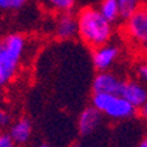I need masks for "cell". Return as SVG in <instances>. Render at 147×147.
Listing matches in <instances>:
<instances>
[{"instance_id":"1","label":"cell","mask_w":147,"mask_h":147,"mask_svg":"<svg viewBox=\"0 0 147 147\" xmlns=\"http://www.w3.org/2000/svg\"><path fill=\"white\" fill-rule=\"evenodd\" d=\"M78 28L82 41L92 49L107 45L112 37V22L93 7H86L79 12Z\"/></svg>"},{"instance_id":"2","label":"cell","mask_w":147,"mask_h":147,"mask_svg":"<svg viewBox=\"0 0 147 147\" xmlns=\"http://www.w3.org/2000/svg\"><path fill=\"white\" fill-rule=\"evenodd\" d=\"M25 38L18 33L7 36L0 42V86L8 84L18 71L25 53Z\"/></svg>"},{"instance_id":"3","label":"cell","mask_w":147,"mask_h":147,"mask_svg":"<svg viewBox=\"0 0 147 147\" xmlns=\"http://www.w3.org/2000/svg\"><path fill=\"white\" fill-rule=\"evenodd\" d=\"M92 105L102 116H107L112 119H127L131 118L137 112L127 100L121 95H108V93H93Z\"/></svg>"},{"instance_id":"4","label":"cell","mask_w":147,"mask_h":147,"mask_svg":"<svg viewBox=\"0 0 147 147\" xmlns=\"http://www.w3.org/2000/svg\"><path fill=\"white\" fill-rule=\"evenodd\" d=\"M125 33L133 45L147 53V5H139L130 17L126 18Z\"/></svg>"},{"instance_id":"5","label":"cell","mask_w":147,"mask_h":147,"mask_svg":"<svg viewBox=\"0 0 147 147\" xmlns=\"http://www.w3.org/2000/svg\"><path fill=\"white\" fill-rule=\"evenodd\" d=\"M123 83L121 78L109 72L101 71L93 78L92 82V92L93 93H108V95H121Z\"/></svg>"},{"instance_id":"6","label":"cell","mask_w":147,"mask_h":147,"mask_svg":"<svg viewBox=\"0 0 147 147\" xmlns=\"http://www.w3.org/2000/svg\"><path fill=\"white\" fill-rule=\"evenodd\" d=\"M121 96L137 109H142L147 104V87L137 80H126L123 83Z\"/></svg>"},{"instance_id":"7","label":"cell","mask_w":147,"mask_h":147,"mask_svg":"<svg viewBox=\"0 0 147 147\" xmlns=\"http://www.w3.org/2000/svg\"><path fill=\"white\" fill-rule=\"evenodd\" d=\"M119 50L117 46L113 45H102L100 47H96L92 51V62L95 68L101 72V71H108L113 63L116 62V59L118 58Z\"/></svg>"},{"instance_id":"8","label":"cell","mask_w":147,"mask_h":147,"mask_svg":"<svg viewBox=\"0 0 147 147\" xmlns=\"http://www.w3.org/2000/svg\"><path fill=\"white\" fill-rule=\"evenodd\" d=\"M101 119H102V114L93 105L83 109V112L79 114V118H78V130H79L80 135L87 137V135L93 134L100 126Z\"/></svg>"},{"instance_id":"9","label":"cell","mask_w":147,"mask_h":147,"mask_svg":"<svg viewBox=\"0 0 147 147\" xmlns=\"http://www.w3.org/2000/svg\"><path fill=\"white\" fill-rule=\"evenodd\" d=\"M55 36L59 40H71L75 36H79L78 17L71 12H61L55 21Z\"/></svg>"},{"instance_id":"10","label":"cell","mask_w":147,"mask_h":147,"mask_svg":"<svg viewBox=\"0 0 147 147\" xmlns=\"http://www.w3.org/2000/svg\"><path fill=\"white\" fill-rule=\"evenodd\" d=\"M32 133H33L32 122L28 118H20L9 126V135L16 142V144L26 143L30 139Z\"/></svg>"},{"instance_id":"11","label":"cell","mask_w":147,"mask_h":147,"mask_svg":"<svg viewBox=\"0 0 147 147\" xmlns=\"http://www.w3.org/2000/svg\"><path fill=\"white\" fill-rule=\"evenodd\" d=\"M100 12L105 18L110 22H114L118 17H121V9H119L118 0H101Z\"/></svg>"},{"instance_id":"12","label":"cell","mask_w":147,"mask_h":147,"mask_svg":"<svg viewBox=\"0 0 147 147\" xmlns=\"http://www.w3.org/2000/svg\"><path fill=\"white\" fill-rule=\"evenodd\" d=\"M119 9H121V17L127 18L137 11L139 7V0H118Z\"/></svg>"},{"instance_id":"13","label":"cell","mask_w":147,"mask_h":147,"mask_svg":"<svg viewBox=\"0 0 147 147\" xmlns=\"http://www.w3.org/2000/svg\"><path fill=\"white\" fill-rule=\"evenodd\" d=\"M53 9L58 12H70L75 5V0H46Z\"/></svg>"},{"instance_id":"14","label":"cell","mask_w":147,"mask_h":147,"mask_svg":"<svg viewBox=\"0 0 147 147\" xmlns=\"http://www.w3.org/2000/svg\"><path fill=\"white\" fill-rule=\"evenodd\" d=\"M26 0H0V9L12 11V9L21 8Z\"/></svg>"},{"instance_id":"15","label":"cell","mask_w":147,"mask_h":147,"mask_svg":"<svg viewBox=\"0 0 147 147\" xmlns=\"http://www.w3.org/2000/svg\"><path fill=\"white\" fill-rule=\"evenodd\" d=\"M0 147H16V142L9 133H0Z\"/></svg>"},{"instance_id":"16","label":"cell","mask_w":147,"mask_h":147,"mask_svg":"<svg viewBox=\"0 0 147 147\" xmlns=\"http://www.w3.org/2000/svg\"><path fill=\"white\" fill-rule=\"evenodd\" d=\"M138 76L141 78L142 82L147 83V59L138 66Z\"/></svg>"},{"instance_id":"17","label":"cell","mask_w":147,"mask_h":147,"mask_svg":"<svg viewBox=\"0 0 147 147\" xmlns=\"http://www.w3.org/2000/svg\"><path fill=\"white\" fill-rule=\"evenodd\" d=\"M11 123V116L4 109H0V127H7Z\"/></svg>"},{"instance_id":"18","label":"cell","mask_w":147,"mask_h":147,"mask_svg":"<svg viewBox=\"0 0 147 147\" xmlns=\"http://www.w3.org/2000/svg\"><path fill=\"white\" fill-rule=\"evenodd\" d=\"M135 147H147V135L142 138L141 141H139V143H138Z\"/></svg>"},{"instance_id":"19","label":"cell","mask_w":147,"mask_h":147,"mask_svg":"<svg viewBox=\"0 0 147 147\" xmlns=\"http://www.w3.org/2000/svg\"><path fill=\"white\" fill-rule=\"evenodd\" d=\"M141 116L143 117V119H144V121H146V122H147V104L144 105V107L141 109Z\"/></svg>"},{"instance_id":"20","label":"cell","mask_w":147,"mask_h":147,"mask_svg":"<svg viewBox=\"0 0 147 147\" xmlns=\"http://www.w3.org/2000/svg\"><path fill=\"white\" fill-rule=\"evenodd\" d=\"M3 100V86H0V101Z\"/></svg>"},{"instance_id":"21","label":"cell","mask_w":147,"mask_h":147,"mask_svg":"<svg viewBox=\"0 0 147 147\" xmlns=\"http://www.w3.org/2000/svg\"><path fill=\"white\" fill-rule=\"evenodd\" d=\"M38 147H50V146H49V144H40Z\"/></svg>"},{"instance_id":"22","label":"cell","mask_w":147,"mask_h":147,"mask_svg":"<svg viewBox=\"0 0 147 147\" xmlns=\"http://www.w3.org/2000/svg\"><path fill=\"white\" fill-rule=\"evenodd\" d=\"M71 147H83V146H80V144H74V146H71Z\"/></svg>"},{"instance_id":"23","label":"cell","mask_w":147,"mask_h":147,"mask_svg":"<svg viewBox=\"0 0 147 147\" xmlns=\"http://www.w3.org/2000/svg\"><path fill=\"white\" fill-rule=\"evenodd\" d=\"M0 42H1V40H0Z\"/></svg>"}]
</instances>
